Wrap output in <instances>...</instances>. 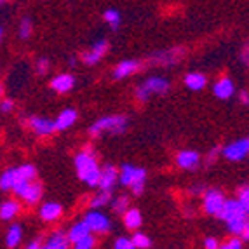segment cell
Segmentation results:
<instances>
[{
	"label": "cell",
	"instance_id": "cell-31",
	"mask_svg": "<svg viewBox=\"0 0 249 249\" xmlns=\"http://www.w3.org/2000/svg\"><path fill=\"white\" fill-rule=\"evenodd\" d=\"M134 242V246H136L138 249H148L150 246H152V241H150V237L145 235V233L142 232H134V235L131 237Z\"/></svg>",
	"mask_w": 249,
	"mask_h": 249
},
{
	"label": "cell",
	"instance_id": "cell-45",
	"mask_svg": "<svg viewBox=\"0 0 249 249\" xmlns=\"http://www.w3.org/2000/svg\"><path fill=\"white\" fill-rule=\"evenodd\" d=\"M242 239L244 241H249V221H248V225H246V229H244V232H242Z\"/></svg>",
	"mask_w": 249,
	"mask_h": 249
},
{
	"label": "cell",
	"instance_id": "cell-23",
	"mask_svg": "<svg viewBox=\"0 0 249 249\" xmlns=\"http://www.w3.org/2000/svg\"><path fill=\"white\" fill-rule=\"evenodd\" d=\"M68 242H70V239H68L67 233L58 230L46 241L44 249H68Z\"/></svg>",
	"mask_w": 249,
	"mask_h": 249
},
{
	"label": "cell",
	"instance_id": "cell-6",
	"mask_svg": "<svg viewBox=\"0 0 249 249\" xmlns=\"http://www.w3.org/2000/svg\"><path fill=\"white\" fill-rule=\"evenodd\" d=\"M225 202H227V199H225L223 192L216 190V188H209L202 196V208L211 216H220Z\"/></svg>",
	"mask_w": 249,
	"mask_h": 249
},
{
	"label": "cell",
	"instance_id": "cell-40",
	"mask_svg": "<svg viewBox=\"0 0 249 249\" xmlns=\"http://www.w3.org/2000/svg\"><path fill=\"white\" fill-rule=\"evenodd\" d=\"M204 249H220V242H218V239H214V237H208V239L204 241Z\"/></svg>",
	"mask_w": 249,
	"mask_h": 249
},
{
	"label": "cell",
	"instance_id": "cell-47",
	"mask_svg": "<svg viewBox=\"0 0 249 249\" xmlns=\"http://www.w3.org/2000/svg\"><path fill=\"white\" fill-rule=\"evenodd\" d=\"M2 2H7V0H2Z\"/></svg>",
	"mask_w": 249,
	"mask_h": 249
},
{
	"label": "cell",
	"instance_id": "cell-8",
	"mask_svg": "<svg viewBox=\"0 0 249 249\" xmlns=\"http://www.w3.org/2000/svg\"><path fill=\"white\" fill-rule=\"evenodd\" d=\"M84 220H86V223L91 227V230L94 233H107L112 229L110 218H108L107 214H103L100 209H91V211H88L86 216H84Z\"/></svg>",
	"mask_w": 249,
	"mask_h": 249
},
{
	"label": "cell",
	"instance_id": "cell-43",
	"mask_svg": "<svg viewBox=\"0 0 249 249\" xmlns=\"http://www.w3.org/2000/svg\"><path fill=\"white\" fill-rule=\"evenodd\" d=\"M239 101L242 105H249V92L248 91H239Z\"/></svg>",
	"mask_w": 249,
	"mask_h": 249
},
{
	"label": "cell",
	"instance_id": "cell-19",
	"mask_svg": "<svg viewBox=\"0 0 249 249\" xmlns=\"http://www.w3.org/2000/svg\"><path fill=\"white\" fill-rule=\"evenodd\" d=\"M92 233L91 227H89L88 223H86V220L79 221V223H75L73 227H71L70 230H68V239H70V242H79L82 241V239H86V237H89Z\"/></svg>",
	"mask_w": 249,
	"mask_h": 249
},
{
	"label": "cell",
	"instance_id": "cell-17",
	"mask_svg": "<svg viewBox=\"0 0 249 249\" xmlns=\"http://www.w3.org/2000/svg\"><path fill=\"white\" fill-rule=\"evenodd\" d=\"M61 214H63V208H61V204H58V202H46V204H42L40 209H38V216H40L44 221H49V223L56 221Z\"/></svg>",
	"mask_w": 249,
	"mask_h": 249
},
{
	"label": "cell",
	"instance_id": "cell-9",
	"mask_svg": "<svg viewBox=\"0 0 249 249\" xmlns=\"http://www.w3.org/2000/svg\"><path fill=\"white\" fill-rule=\"evenodd\" d=\"M183 54H185L183 47H171V49L155 53L154 56L150 58V63H152V65H159V67H173V65H176V63L181 59Z\"/></svg>",
	"mask_w": 249,
	"mask_h": 249
},
{
	"label": "cell",
	"instance_id": "cell-3",
	"mask_svg": "<svg viewBox=\"0 0 249 249\" xmlns=\"http://www.w3.org/2000/svg\"><path fill=\"white\" fill-rule=\"evenodd\" d=\"M127 125V119L124 115H110V117H101L94 124L89 127V134L91 136H100L101 133H110V134H121L125 131Z\"/></svg>",
	"mask_w": 249,
	"mask_h": 249
},
{
	"label": "cell",
	"instance_id": "cell-41",
	"mask_svg": "<svg viewBox=\"0 0 249 249\" xmlns=\"http://www.w3.org/2000/svg\"><path fill=\"white\" fill-rule=\"evenodd\" d=\"M14 108V103L11 100H2V103H0V110H2V113H11Z\"/></svg>",
	"mask_w": 249,
	"mask_h": 249
},
{
	"label": "cell",
	"instance_id": "cell-12",
	"mask_svg": "<svg viewBox=\"0 0 249 249\" xmlns=\"http://www.w3.org/2000/svg\"><path fill=\"white\" fill-rule=\"evenodd\" d=\"M176 164H178L181 169L196 171L200 164L199 152H196V150H181V152L176 155Z\"/></svg>",
	"mask_w": 249,
	"mask_h": 249
},
{
	"label": "cell",
	"instance_id": "cell-30",
	"mask_svg": "<svg viewBox=\"0 0 249 249\" xmlns=\"http://www.w3.org/2000/svg\"><path fill=\"white\" fill-rule=\"evenodd\" d=\"M112 209L117 214H125V211L129 209V199L125 196H119L112 199Z\"/></svg>",
	"mask_w": 249,
	"mask_h": 249
},
{
	"label": "cell",
	"instance_id": "cell-11",
	"mask_svg": "<svg viewBox=\"0 0 249 249\" xmlns=\"http://www.w3.org/2000/svg\"><path fill=\"white\" fill-rule=\"evenodd\" d=\"M28 125L37 136H49L54 131H58L56 121H51V119H46V117H30Z\"/></svg>",
	"mask_w": 249,
	"mask_h": 249
},
{
	"label": "cell",
	"instance_id": "cell-26",
	"mask_svg": "<svg viewBox=\"0 0 249 249\" xmlns=\"http://www.w3.org/2000/svg\"><path fill=\"white\" fill-rule=\"evenodd\" d=\"M37 178V169L32 164H23L16 167V183L21 181H35Z\"/></svg>",
	"mask_w": 249,
	"mask_h": 249
},
{
	"label": "cell",
	"instance_id": "cell-34",
	"mask_svg": "<svg viewBox=\"0 0 249 249\" xmlns=\"http://www.w3.org/2000/svg\"><path fill=\"white\" fill-rule=\"evenodd\" d=\"M94 246H96V239L92 235H89L86 239H82V241L75 242L73 249H94Z\"/></svg>",
	"mask_w": 249,
	"mask_h": 249
},
{
	"label": "cell",
	"instance_id": "cell-20",
	"mask_svg": "<svg viewBox=\"0 0 249 249\" xmlns=\"http://www.w3.org/2000/svg\"><path fill=\"white\" fill-rule=\"evenodd\" d=\"M19 211H21V206L18 200H14V199L5 200V202H2V206H0V218L4 221H11L19 214Z\"/></svg>",
	"mask_w": 249,
	"mask_h": 249
},
{
	"label": "cell",
	"instance_id": "cell-42",
	"mask_svg": "<svg viewBox=\"0 0 249 249\" xmlns=\"http://www.w3.org/2000/svg\"><path fill=\"white\" fill-rule=\"evenodd\" d=\"M241 59H242V63H244V65H248V67H249V42L244 46V49H242Z\"/></svg>",
	"mask_w": 249,
	"mask_h": 249
},
{
	"label": "cell",
	"instance_id": "cell-35",
	"mask_svg": "<svg viewBox=\"0 0 249 249\" xmlns=\"http://www.w3.org/2000/svg\"><path fill=\"white\" fill-rule=\"evenodd\" d=\"M223 154V148L221 146H213L211 150H209L208 157H206V166H211V164H214V160L218 159V155Z\"/></svg>",
	"mask_w": 249,
	"mask_h": 249
},
{
	"label": "cell",
	"instance_id": "cell-5",
	"mask_svg": "<svg viewBox=\"0 0 249 249\" xmlns=\"http://www.w3.org/2000/svg\"><path fill=\"white\" fill-rule=\"evenodd\" d=\"M13 192L19 197L21 200L28 206H34L42 199V187L37 181H21L16 183L13 188Z\"/></svg>",
	"mask_w": 249,
	"mask_h": 249
},
{
	"label": "cell",
	"instance_id": "cell-7",
	"mask_svg": "<svg viewBox=\"0 0 249 249\" xmlns=\"http://www.w3.org/2000/svg\"><path fill=\"white\" fill-rule=\"evenodd\" d=\"M220 220H223L225 223H230V221H235V220H244V218H249V213L244 209V206L241 204L239 199H229L225 202L223 209H221L220 216H218Z\"/></svg>",
	"mask_w": 249,
	"mask_h": 249
},
{
	"label": "cell",
	"instance_id": "cell-37",
	"mask_svg": "<svg viewBox=\"0 0 249 249\" xmlns=\"http://www.w3.org/2000/svg\"><path fill=\"white\" fill-rule=\"evenodd\" d=\"M237 199L241 200V204L244 206V209L249 213V187H242L241 190H239V196H237Z\"/></svg>",
	"mask_w": 249,
	"mask_h": 249
},
{
	"label": "cell",
	"instance_id": "cell-10",
	"mask_svg": "<svg viewBox=\"0 0 249 249\" xmlns=\"http://www.w3.org/2000/svg\"><path fill=\"white\" fill-rule=\"evenodd\" d=\"M248 154H249L248 140H237V142H232L227 146H223V157L229 159V160L239 162L242 159H246Z\"/></svg>",
	"mask_w": 249,
	"mask_h": 249
},
{
	"label": "cell",
	"instance_id": "cell-36",
	"mask_svg": "<svg viewBox=\"0 0 249 249\" xmlns=\"http://www.w3.org/2000/svg\"><path fill=\"white\" fill-rule=\"evenodd\" d=\"M220 249H242V241L237 239V235H233L232 239H229L227 242L220 246Z\"/></svg>",
	"mask_w": 249,
	"mask_h": 249
},
{
	"label": "cell",
	"instance_id": "cell-13",
	"mask_svg": "<svg viewBox=\"0 0 249 249\" xmlns=\"http://www.w3.org/2000/svg\"><path fill=\"white\" fill-rule=\"evenodd\" d=\"M119 178H121V173L113 166L101 167V176H100V185H98V188H100V190L112 192L113 187L117 185V181H119Z\"/></svg>",
	"mask_w": 249,
	"mask_h": 249
},
{
	"label": "cell",
	"instance_id": "cell-15",
	"mask_svg": "<svg viewBox=\"0 0 249 249\" xmlns=\"http://www.w3.org/2000/svg\"><path fill=\"white\" fill-rule=\"evenodd\" d=\"M73 86H75V79H73V75H70V73H59L51 80V89L59 92V94L70 92L71 89H73Z\"/></svg>",
	"mask_w": 249,
	"mask_h": 249
},
{
	"label": "cell",
	"instance_id": "cell-46",
	"mask_svg": "<svg viewBox=\"0 0 249 249\" xmlns=\"http://www.w3.org/2000/svg\"><path fill=\"white\" fill-rule=\"evenodd\" d=\"M246 140H248V145H249V138H246Z\"/></svg>",
	"mask_w": 249,
	"mask_h": 249
},
{
	"label": "cell",
	"instance_id": "cell-1",
	"mask_svg": "<svg viewBox=\"0 0 249 249\" xmlns=\"http://www.w3.org/2000/svg\"><path fill=\"white\" fill-rule=\"evenodd\" d=\"M75 169L77 175L84 183H88L89 187H98L100 185V176H101V167L98 166L94 154L91 150L86 148L82 152L75 155Z\"/></svg>",
	"mask_w": 249,
	"mask_h": 249
},
{
	"label": "cell",
	"instance_id": "cell-29",
	"mask_svg": "<svg viewBox=\"0 0 249 249\" xmlns=\"http://www.w3.org/2000/svg\"><path fill=\"white\" fill-rule=\"evenodd\" d=\"M103 18L113 32H117V30L121 28V13H119L117 9H107L105 14H103Z\"/></svg>",
	"mask_w": 249,
	"mask_h": 249
},
{
	"label": "cell",
	"instance_id": "cell-38",
	"mask_svg": "<svg viewBox=\"0 0 249 249\" xmlns=\"http://www.w3.org/2000/svg\"><path fill=\"white\" fill-rule=\"evenodd\" d=\"M49 67H51V63H49V59H47V58H38L37 65H35V68H37V73H40V75L47 73V71H49Z\"/></svg>",
	"mask_w": 249,
	"mask_h": 249
},
{
	"label": "cell",
	"instance_id": "cell-4",
	"mask_svg": "<svg viewBox=\"0 0 249 249\" xmlns=\"http://www.w3.org/2000/svg\"><path fill=\"white\" fill-rule=\"evenodd\" d=\"M167 91H169V80L164 79V77H159V75H154V77H148L142 86H138L134 96H136L138 101L145 103V101L150 100V96L166 94Z\"/></svg>",
	"mask_w": 249,
	"mask_h": 249
},
{
	"label": "cell",
	"instance_id": "cell-33",
	"mask_svg": "<svg viewBox=\"0 0 249 249\" xmlns=\"http://www.w3.org/2000/svg\"><path fill=\"white\" fill-rule=\"evenodd\" d=\"M113 249H138V248L134 246L133 239H129V237H119V239H115V242H113Z\"/></svg>",
	"mask_w": 249,
	"mask_h": 249
},
{
	"label": "cell",
	"instance_id": "cell-32",
	"mask_svg": "<svg viewBox=\"0 0 249 249\" xmlns=\"http://www.w3.org/2000/svg\"><path fill=\"white\" fill-rule=\"evenodd\" d=\"M32 28H34V25H32V19L30 18H23L19 23V38H23V40H26V38L32 35Z\"/></svg>",
	"mask_w": 249,
	"mask_h": 249
},
{
	"label": "cell",
	"instance_id": "cell-14",
	"mask_svg": "<svg viewBox=\"0 0 249 249\" xmlns=\"http://www.w3.org/2000/svg\"><path fill=\"white\" fill-rule=\"evenodd\" d=\"M108 47L110 46H108L107 40H98L96 44H92L91 49L82 56V61L86 63V65H96V63L100 61L105 54H107Z\"/></svg>",
	"mask_w": 249,
	"mask_h": 249
},
{
	"label": "cell",
	"instance_id": "cell-16",
	"mask_svg": "<svg viewBox=\"0 0 249 249\" xmlns=\"http://www.w3.org/2000/svg\"><path fill=\"white\" fill-rule=\"evenodd\" d=\"M213 91H214V96L218 100H230L235 94V86L229 77H221L220 80H216Z\"/></svg>",
	"mask_w": 249,
	"mask_h": 249
},
{
	"label": "cell",
	"instance_id": "cell-25",
	"mask_svg": "<svg viewBox=\"0 0 249 249\" xmlns=\"http://www.w3.org/2000/svg\"><path fill=\"white\" fill-rule=\"evenodd\" d=\"M124 225L129 230H134V232H136L143 225V216H142V213H140V209L129 208L124 214Z\"/></svg>",
	"mask_w": 249,
	"mask_h": 249
},
{
	"label": "cell",
	"instance_id": "cell-21",
	"mask_svg": "<svg viewBox=\"0 0 249 249\" xmlns=\"http://www.w3.org/2000/svg\"><path fill=\"white\" fill-rule=\"evenodd\" d=\"M21 241H23V229H21V225L11 223V227L7 229V233H5V244H7V248H18L21 244Z\"/></svg>",
	"mask_w": 249,
	"mask_h": 249
},
{
	"label": "cell",
	"instance_id": "cell-27",
	"mask_svg": "<svg viewBox=\"0 0 249 249\" xmlns=\"http://www.w3.org/2000/svg\"><path fill=\"white\" fill-rule=\"evenodd\" d=\"M14 185H16V167H9L0 176V188L2 192H9L13 190Z\"/></svg>",
	"mask_w": 249,
	"mask_h": 249
},
{
	"label": "cell",
	"instance_id": "cell-44",
	"mask_svg": "<svg viewBox=\"0 0 249 249\" xmlns=\"http://www.w3.org/2000/svg\"><path fill=\"white\" fill-rule=\"evenodd\" d=\"M25 249H44V244L40 242V239H37V241H32L28 246H26Z\"/></svg>",
	"mask_w": 249,
	"mask_h": 249
},
{
	"label": "cell",
	"instance_id": "cell-24",
	"mask_svg": "<svg viewBox=\"0 0 249 249\" xmlns=\"http://www.w3.org/2000/svg\"><path fill=\"white\" fill-rule=\"evenodd\" d=\"M206 84H208V77L200 71H192L185 77V86L192 91H200L206 88Z\"/></svg>",
	"mask_w": 249,
	"mask_h": 249
},
{
	"label": "cell",
	"instance_id": "cell-39",
	"mask_svg": "<svg viewBox=\"0 0 249 249\" xmlns=\"http://www.w3.org/2000/svg\"><path fill=\"white\" fill-rule=\"evenodd\" d=\"M188 194H192V196H204L206 194V187H204L202 183H197V185L188 188Z\"/></svg>",
	"mask_w": 249,
	"mask_h": 249
},
{
	"label": "cell",
	"instance_id": "cell-2",
	"mask_svg": "<svg viewBox=\"0 0 249 249\" xmlns=\"http://www.w3.org/2000/svg\"><path fill=\"white\" fill-rule=\"evenodd\" d=\"M145 179H146V171L143 167L131 166V164H124L121 169V178L119 183L129 187L134 196L140 197L145 190Z\"/></svg>",
	"mask_w": 249,
	"mask_h": 249
},
{
	"label": "cell",
	"instance_id": "cell-22",
	"mask_svg": "<svg viewBox=\"0 0 249 249\" xmlns=\"http://www.w3.org/2000/svg\"><path fill=\"white\" fill-rule=\"evenodd\" d=\"M75 122H77V112H75L73 108H67L56 119V127H58V131H67Z\"/></svg>",
	"mask_w": 249,
	"mask_h": 249
},
{
	"label": "cell",
	"instance_id": "cell-18",
	"mask_svg": "<svg viewBox=\"0 0 249 249\" xmlns=\"http://www.w3.org/2000/svg\"><path fill=\"white\" fill-rule=\"evenodd\" d=\"M140 63L134 61V59H124V61H121L119 65L115 67V70H113V77L115 79H125V77H129V75L136 73L138 70H140Z\"/></svg>",
	"mask_w": 249,
	"mask_h": 249
},
{
	"label": "cell",
	"instance_id": "cell-28",
	"mask_svg": "<svg viewBox=\"0 0 249 249\" xmlns=\"http://www.w3.org/2000/svg\"><path fill=\"white\" fill-rule=\"evenodd\" d=\"M108 204H112V192L100 190V194L91 199V209H101Z\"/></svg>",
	"mask_w": 249,
	"mask_h": 249
}]
</instances>
